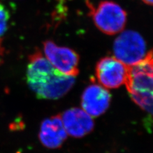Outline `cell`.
Here are the masks:
<instances>
[{
    "label": "cell",
    "mask_w": 153,
    "mask_h": 153,
    "mask_svg": "<svg viewBox=\"0 0 153 153\" xmlns=\"http://www.w3.org/2000/svg\"><path fill=\"white\" fill-rule=\"evenodd\" d=\"M28 61L27 83L38 98L58 99L72 88L75 77L66 75L55 68L39 50L30 56Z\"/></svg>",
    "instance_id": "obj_1"
},
{
    "label": "cell",
    "mask_w": 153,
    "mask_h": 153,
    "mask_svg": "<svg viewBox=\"0 0 153 153\" xmlns=\"http://www.w3.org/2000/svg\"><path fill=\"white\" fill-rule=\"evenodd\" d=\"M89 15L100 31L108 35L121 32L126 26L127 13L118 4L111 1H103L97 6L86 0Z\"/></svg>",
    "instance_id": "obj_2"
},
{
    "label": "cell",
    "mask_w": 153,
    "mask_h": 153,
    "mask_svg": "<svg viewBox=\"0 0 153 153\" xmlns=\"http://www.w3.org/2000/svg\"><path fill=\"white\" fill-rule=\"evenodd\" d=\"M114 57L128 66L138 63L146 55V44L142 36L135 31L123 32L113 45Z\"/></svg>",
    "instance_id": "obj_3"
},
{
    "label": "cell",
    "mask_w": 153,
    "mask_h": 153,
    "mask_svg": "<svg viewBox=\"0 0 153 153\" xmlns=\"http://www.w3.org/2000/svg\"><path fill=\"white\" fill-rule=\"evenodd\" d=\"M128 92L153 96V49L138 63L128 66L125 82Z\"/></svg>",
    "instance_id": "obj_4"
},
{
    "label": "cell",
    "mask_w": 153,
    "mask_h": 153,
    "mask_svg": "<svg viewBox=\"0 0 153 153\" xmlns=\"http://www.w3.org/2000/svg\"><path fill=\"white\" fill-rule=\"evenodd\" d=\"M44 51L47 59L62 74L74 77L79 74V56L73 49L47 40L44 42Z\"/></svg>",
    "instance_id": "obj_5"
},
{
    "label": "cell",
    "mask_w": 153,
    "mask_h": 153,
    "mask_svg": "<svg viewBox=\"0 0 153 153\" xmlns=\"http://www.w3.org/2000/svg\"><path fill=\"white\" fill-rule=\"evenodd\" d=\"M128 71V66L113 56L100 59L95 68L98 82L105 89H116L125 84Z\"/></svg>",
    "instance_id": "obj_6"
},
{
    "label": "cell",
    "mask_w": 153,
    "mask_h": 153,
    "mask_svg": "<svg viewBox=\"0 0 153 153\" xmlns=\"http://www.w3.org/2000/svg\"><path fill=\"white\" fill-rule=\"evenodd\" d=\"M111 101V95L102 86L91 84L85 89L81 97L82 109L91 117H98L106 112Z\"/></svg>",
    "instance_id": "obj_7"
},
{
    "label": "cell",
    "mask_w": 153,
    "mask_h": 153,
    "mask_svg": "<svg viewBox=\"0 0 153 153\" xmlns=\"http://www.w3.org/2000/svg\"><path fill=\"white\" fill-rule=\"evenodd\" d=\"M60 115L65 130L71 137L82 138L93 130V119L83 109L71 108Z\"/></svg>",
    "instance_id": "obj_8"
},
{
    "label": "cell",
    "mask_w": 153,
    "mask_h": 153,
    "mask_svg": "<svg viewBox=\"0 0 153 153\" xmlns=\"http://www.w3.org/2000/svg\"><path fill=\"white\" fill-rule=\"evenodd\" d=\"M61 115H55L42 121L39 132V139L45 147L49 149L60 147L67 138Z\"/></svg>",
    "instance_id": "obj_9"
},
{
    "label": "cell",
    "mask_w": 153,
    "mask_h": 153,
    "mask_svg": "<svg viewBox=\"0 0 153 153\" xmlns=\"http://www.w3.org/2000/svg\"><path fill=\"white\" fill-rule=\"evenodd\" d=\"M129 94L134 102L153 117V96L137 93Z\"/></svg>",
    "instance_id": "obj_10"
},
{
    "label": "cell",
    "mask_w": 153,
    "mask_h": 153,
    "mask_svg": "<svg viewBox=\"0 0 153 153\" xmlns=\"http://www.w3.org/2000/svg\"><path fill=\"white\" fill-rule=\"evenodd\" d=\"M10 19V13L3 4L0 3V37L7 30L8 23Z\"/></svg>",
    "instance_id": "obj_11"
},
{
    "label": "cell",
    "mask_w": 153,
    "mask_h": 153,
    "mask_svg": "<svg viewBox=\"0 0 153 153\" xmlns=\"http://www.w3.org/2000/svg\"><path fill=\"white\" fill-rule=\"evenodd\" d=\"M142 1L147 4L153 6V0H142Z\"/></svg>",
    "instance_id": "obj_12"
},
{
    "label": "cell",
    "mask_w": 153,
    "mask_h": 153,
    "mask_svg": "<svg viewBox=\"0 0 153 153\" xmlns=\"http://www.w3.org/2000/svg\"><path fill=\"white\" fill-rule=\"evenodd\" d=\"M0 46H1V45H0ZM1 52V47H0V52Z\"/></svg>",
    "instance_id": "obj_13"
}]
</instances>
